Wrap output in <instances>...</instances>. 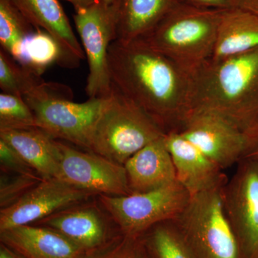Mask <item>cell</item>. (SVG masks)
I'll use <instances>...</instances> for the list:
<instances>
[{"label": "cell", "mask_w": 258, "mask_h": 258, "mask_svg": "<svg viewBox=\"0 0 258 258\" xmlns=\"http://www.w3.org/2000/svg\"><path fill=\"white\" fill-rule=\"evenodd\" d=\"M112 87L144 110L166 133L191 111V74L140 40H113L108 50Z\"/></svg>", "instance_id": "6da1fadb"}, {"label": "cell", "mask_w": 258, "mask_h": 258, "mask_svg": "<svg viewBox=\"0 0 258 258\" xmlns=\"http://www.w3.org/2000/svg\"><path fill=\"white\" fill-rule=\"evenodd\" d=\"M217 113L246 132L258 122V49L210 59L191 74V111Z\"/></svg>", "instance_id": "7a4b0ae2"}, {"label": "cell", "mask_w": 258, "mask_h": 258, "mask_svg": "<svg viewBox=\"0 0 258 258\" xmlns=\"http://www.w3.org/2000/svg\"><path fill=\"white\" fill-rule=\"evenodd\" d=\"M222 12L177 3L139 40L191 74L211 58Z\"/></svg>", "instance_id": "3957f363"}, {"label": "cell", "mask_w": 258, "mask_h": 258, "mask_svg": "<svg viewBox=\"0 0 258 258\" xmlns=\"http://www.w3.org/2000/svg\"><path fill=\"white\" fill-rule=\"evenodd\" d=\"M166 134L144 110L112 87L93 126L88 150L124 165L134 154Z\"/></svg>", "instance_id": "277c9868"}, {"label": "cell", "mask_w": 258, "mask_h": 258, "mask_svg": "<svg viewBox=\"0 0 258 258\" xmlns=\"http://www.w3.org/2000/svg\"><path fill=\"white\" fill-rule=\"evenodd\" d=\"M227 181L192 195L174 220L195 258H245L224 208Z\"/></svg>", "instance_id": "5b68a950"}, {"label": "cell", "mask_w": 258, "mask_h": 258, "mask_svg": "<svg viewBox=\"0 0 258 258\" xmlns=\"http://www.w3.org/2000/svg\"><path fill=\"white\" fill-rule=\"evenodd\" d=\"M23 98L33 112L37 128L53 139L88 150L93 126L107 97L75 103L68 86L43 82Z\"/></svg>", "instance_id": "8992f818"}, {"label": "cell", "mask_w": 258, "mask_h": 258, "mask_svg": "<svg viewBox=\"0 0 258 258\" xmlns=\"http://www.w3.org/2000/svg\"><path fill=\"white\" fill-rule=\"evenodd\" d=\"M98 196L100 205L118 226L121 235L134 238L142 237L158 224L175 220L191 197L177 181L147 192Z\"/></svg>", "instance_id": "52a82bcc"}, {"label": "cell", "mask_w": 258, "mask_h": 258, "mask_svg": "<svg viewBox=\"0 0 258 258\" xmlns=\"http://www.w3.org/2000/svg\"><path fill=\"white\" fill-rule=\"evenodd\" d=\"M75 10V25L88 60L86 93L89 98H106L112 92L108 50L115 40L111 7L98 0L87 8Z\"/></svg>", "instance_id": "ba28073f"}, {"label": "cell", "mask_w": 258, "mask_h": 258, "mask_svg": "<svg viewBox=\"0 0 258 258\" xmlns=\"http://www.w3.org/2000/svg\"><path fill=\"white\" fill-rule=\"evenodd\" d=\"M224 187L225 213L245 258H258V161L244 157Z\"/></svg>", "instance_id": "9c48e42d"}, {"label": "cell", "mask_w": 258, "mask_h": 258, "mask_svg": "<svg viewBox=\"0 0 258 258\" xmlns=\"http://www.w3.org/2000/svg\"><path fill=\"white\" fill-rule=\"evenodd\" d=\"M176 132L196 146L222 170L238 164L245 156L246 132L217 113L192 111Z\"/></svg>", "instance_id": "30bf717a"}, {"label": "cell", "mask_w": 258, "mask_h": 258, "mask_svg": "<svg viewBox=\"0 0 258 258\" xmlns=\"http://www.w3.org/2000/svg\"><path fill=\"white\" fill-rule=\"evenodd\" d=\"M59 176L71 186L95 195H131L124 166L93 152H83L57 141Z\"/></svg>", "instance_id": "8fae6325"}, {"label": "cell", "mask_w": 258, "mask_h": 258, "mask_svg": "<svg viewBox=\"0 0 258 258\" xmlns=\"http://www.w3.org/2000/svg\"><path fill=\"white\" fill-rule=\"evenodd\" d=\"M94 194L78 189L58 179H42L26 195L0 210V232L36 224L56 212L86 201Z\"/></svg>", "instance_id": "7c38bea8"}, {"label": "cell", "mask_w": 258, "mask_h": 258, "mask_svg": "<svg viewBox=\"0 0 258 258\" xmlns=\"http://www.w3.org/2000/svg\"><path fill=\"white\" fill-rule=\"evenodd\" d=\"M36 224L59 232L86 253L101 249L113 238L108 237L106 217L95 204L73 205Z\"/></svg>", "instance_id": "4fadbf2b"}, {"label": "cell", "mask_w": 258, "mask_h": 258, "mask_svg": "<svg viewBox=\"0 0 258 258\" xmlns=\"http://www.w3.org/2000/svg\"><path fill=\"white\" fill-rule=\"evenodd\" d=\"M33 28L55 39L62 52V67L74 69L86 55L58 0H11Z\"/></svg>", "instance_id": "5bb4252c"}, {"label": "cell", "mask_w": 258, "mask_h": 258, "mask_svg": "<svg viewBox=\"0 0 258 258\" xmlns=\"http://www.w3.org/2000/svg\"><path fill=\"white\" fill-rule=\"evenodd\" d=\"M165 142L174 163L176 181L191 196L227 179L220 166L179 132H167Z\"/></svg>", "instance_id": "9a60e30c"}, {"label": "cell", "mask_w": 258, "mask_h": 258, "mask_svg": "<svg viewBox=\"0 0 258 258\" xmlns=\"http://www.w3.org/2000/svg\"><path fill=\"white\" fill-rule=\"evenodd\" d=\"M165 136L139 150L123 165L132 194L154 191L176 181Z\"/></svg>", "instance_id": "2e32d148"}, {"label": "cell", "mask_w": 258, "mask_h": 258, "mask_svg": "<svg viewBox=\"0 0 258 258\" xmlns=\"http://www.w3.org/2000/svg\"><path fill=\"white\" fill-rule=\"evenodd\" d=\"M1 243L25 258H82L86 252L59 232L22 225L0 232Z\"/></svg>", "instance_id": "e0dca14e"}, {"label": "cell", "mask_w": 258, "mask_h": 258, "mask_svg": "<svg viewBox=\"0 0 258 258\" xmlns=\"http://www.w3.org/2000/svg\"><path fill=\"white\" fill-rule=\"evenodd\" d=\"M178 0H114L111 5L115 40H139L153 30Z\"/></svg>", "instance_id": "ac0fdd59"}, {"label": "cell", "mask_w": 258, "mask_h": 258, "mask_svg": "<svg viewBox=\"0 0 258 258\" xmlns=\"http://www.w3.org/2000/svg\"><path fill=\"white\" fill-rule=\"evenodd\" d=\"M0 139L13 147L42 179H58L57 141L43 131L1 129Z\"/></svg>", "instance_id": "d6986e66"}, {"label": "cell", "mask_w": 258, "mask_h": 258, "mask_svg": "<svg viewBox=\"0 0 258 258\" xmlns=\"http://www.w3.org/2000/svg\"><path fill=\"white\" fill-rule=\"evenodd\" d=\"M258 49V16L237 8L223 10L212 60Z\"/></svg>", "instance_id": "ffe728a7"}, {"label": "cell", "mask_w": 258, "mask_h": 258, "mask_svg": "<svg viewBox=\"0 0 258 258\" xmlns=\"http://www.w3.org/2000/svg\"><path fill=\"white\" fill-rule=\"evenodd\" d=\"M33 27L11 0H0V44L3 50L20 63L25 42Z\"/></svg>", "instance_id": "44dd1931"}, {"label": "cell", "mask_w": 258, "mask_h": 258, "mask_svg": "<svg viewBox=\"0 0 258 258\" xmlns=\"http://www.w3.org/2000/svg\"><path fill=\"white\" fill-rule=\"evenodd\" d=\"M62 52L57 42L42 30H37L27 39L20 64L29 71L41 76L52 64L60 66Z\"/></svg>", "instance_id": "7402d4cb"}, {"label": "cell", "mask_w": 258, "mask_h": 258, "mask_svg": "<svg viewBox=\"0 0 258 258\" xmlns=\"http://www.w3.org/2000/svg\"><path fill=\"white\" fill-rule=\"evenodd\" d=\"M142 238L154 258H195L174 220L158 224Z\"/></svg>", "instance_id": "603a6c76"}, {"label": "cell", "mask_w": 258, "mask_h": 258, "mask_svg": "<svg viewBox=\"0 0 258 258\" xmlns=\"http://www.w3.org/2000/svg\"><path fill=\"white\" fill-rule=\"evenodd\" d=\"M41 76L25 69L3 49L0 50L2 92L24 97L43 83Z\"/></svg>", "instance_id": "cb8c5ba5"}, {"label": "cell", "mask_w": 258, "mask_h": 258, "mask_svg": "<svg viewBox=\"0 0 258 258\" xmlns=\"http://www.w3.org/2000/svg\"><path fill=\"white\" fill-rule=\"evenodd\" d=\"M37 128L31 108L23 97L9 93L0 94V130Z\"/></svg>", "instance_id": "d4e9b609"}, {"label": "cell", "mask_w": 258, "mask_h": 258, "mask_svg": "<svg viewBox=\"0 0 258 258\" xmlns=\"http://www.w3.org/2000/svg\"><path fill=\"white\" fill-rule=\"evenodd\" d=\"M82 258H154L142 237L121 235L113 237L101 249L86 253Z\"/></svg>", "instance_id": "484cf974"}, {"label": "cell", "mask_w": 258, "mask_h": 258, "mask_svg": "<svg viewBox=\"0 0 258 258\" xmlns=\"http://www.w3.org/2000/svg\"><path fill=\"white\" fill-rule=\"evenodd\" d=\"M42 179H43L40 176L1 172V179H0L1 209L8 208L17 203Z\"/></svg>", "instance_id": "4316f807"}, {"label": "cell", "mask_w": 258, "mask_h": 258, "mask_svg": "<svg viewBox=\"0 0 258 258\" xmlns=\"http://www.w3.org/2000/svg\"><path fill=\"white\" fill-rule=\"evenodd\" d=\"M0 164L1 172L40 176L13 147L0 139ZM42 178V177H41Z\"/></svg>", "instance_id": "83f0119b"}, {"label": "cell", "mask_w": 258, "mask_h": 258, "mask_svg": "<svg viewBox=\"0 0 258 258\" xmlns=\"http://www.w3.org/2000/svg\"><path fill=\"white\" fill-rule=\"evenodd\" d=\"M178 2L205 10H225L234 7V0H178Z\"/></svg>", "instance_id": "f1b7e54d"}, {"label": "cell", "mask_w": 258, "mask_h": 258, "mask_svg": "<svg viewBox=\"0 0 258 258\" xmlns=\"http://www.w3.org/2000/svg\"><path fill=\"white\" fill-rule=\"evenodd\" d=\"M247 147L244 157L252 158L258 161V122L246 131Z\"/></svg>", "instance_id": "f546056e"}, {"label": "cell", "mask_w": 258, "mask_h": 258, "mask_svg": "<svg viewBox=\"0 0 258 258\" xmlns=\"http://www.w3.org/2000/svg\"><path fill=\"white\" fill-rule=\"evenodd\" d=\"M233 8H240L258 16V0H234Z\"/></svg>", "instance_id": "4dcf8cb0"}, {"label": "cell", "mask_w": 258, "mask_h": 258, "mask_svg": "<svg viewBox=\"0 0 258 258\" xmlns=\"http://www.w3.org/2000/svg\"><path fill=\"white\" fill-rule=\"evenodd\" d=\"M0 258H25L3 243L0 245Z\"/></svg>", "instance_id": "1f68e13d"}, {"label": "cell", "mask_w": 258, "mask_h": 258, "mask_svg": "<svg viewBox=\"0 0 258 258\" xmlns=\"http://www.w3.org/2000/svg\"><path fill=\"white\" fill-rule=\"evenodd\" d=\"M71 3L74 7L75 10L80 9V8H87L94 4L98 0H66Z\"/></svg>", "instance_id": "d6a6232c"}, {"label": "cell", "mask_w": 258, "mask_h": 258, "mask_svg": "<svg viewBox=\"0 0 258 258\" xmlns=\"http://www.w3.org/2000/svg\"><path fill=\"white\" fill-rule=\"evenodd\" d=\"M100 1L102 2L103 4L107 5V6H111L114 0H100Z\"/></svg>", "instance_id": "836d02e7"}]
</instances>
